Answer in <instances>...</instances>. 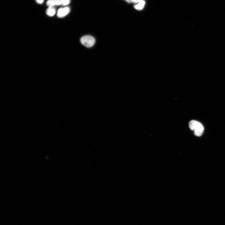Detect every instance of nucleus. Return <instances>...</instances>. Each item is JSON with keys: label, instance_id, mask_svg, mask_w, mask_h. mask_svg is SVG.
<instances>
[{"label": "nucleus", "instance_id": "f257e3e1", "mask_svg": "<svg viewBox=\"0 0 225 225\" xmlns=\"http://www.w3.org/2000/svg\"><path fill=\"white\" fill-rule=\"evenodd\" d=\"M189 126L190 129L191 130L194 131L195 136L198 137H200L202 136L204 130V128L201 123L195 120H192L189 122Z\"/></svg>", "mask_w": 225, "mask_h": 225}, {"label": "nucleus", "instance_id": "f03ea898", "mask_svg": "<svg viewBox=\"0 0 225 225\" xmlns=\"http://www.w3.org/2000/svg\"><path fill=\"white\" fill-rule=\"evenodd\" d=\"M81 43L87 47H91L94 45L96 40L92 36H85L82 37L81 39Z\"/></svg>", "mask_w": 225, "mask_h": 225}, {"label": "nucleus", "instance_id": "7ed1b4c3", "mask_svg": "<svg viewBox=\"0 0 225 225\" xmlns=\"http://www.w3.org/2000/svg\"><path fill=\"white\" fill-rule=\"evenodd\" d=\"M70 9L69 7H66L59 9L57 13V16L59 18H63L69 13Z\"/></svg>", "mask_w": 225, "mask_h": 225}, {"label": "nucleus", "instance_id": "20e7f679", "mask_svg": "<svg viewBox=\"0 0 225 225\" xmlns=\"http://www.w3.org/2000/svg\"><path fill=\"white\" fill-rule=\"evenodd\" d=\"M47 5L49 7L62 5V0H50L47 2Z\"/></svg>", "mask_w": 225, "mask_h": 225}, {"label": "nucleus", "instance_id": "39448f33", "mask_svg": "<svg viewBox=\"0 0 225 225\" xmlns=\"http://www.w3.org/2000/svg\"><path fill=\"white\" fill-rule=\"evenodd\" d=\"M46 12L47 16L52 17L55 14L56 10L54 7H50L47 9Z\"/></svg>", "mask_w": 225, "mask_h": 225}, {"label": "nucleus", "instance_id": "423d86ee", "mask_svg": "<svg viewBox=\"0 0 225 225\" xmlns=\"http://www.w3.org/2000/svg\"><path fill=\"white\" fill-rule=\"evenodd\" d=\"M145 5L144 1H141L138 4L134 6V8L136 9L141 10L143 9Z\"/></svg>", "mask_w": 225, "mask_h": 225}, {"label": "nucleus", "instance_id": "0eeeda50", "mask_svg": "<svg viewBox=\"0 0 225 225\" xmlns=\"http://www.w3.org/2000/svg\"><path fill=\"white\" fill-rule=\"evenodd\" d=\"M70 1L69 0H62V5L66 6L69 4Z\"/></svg>", "mask_w": 225, "mask_h": 225}, {"label": "nucleus", "instance_id": "6e6552de", "mask_svg": "<svg viewBox=\"0 0 225 225\" xmlns=\"http://www.w3.org/2000/svg\"><path fill=\"white\" fill-rule=\"evenodd\" d=\"M141 1H134V0H132V1H126L128 3H138L140 2Z\"/></svg>", "mask_w": 225, "mask_h": 225}, {"label": "nucleus", "instance_id": "1a4fd4ad", "mask_svg": "<svg viewBox=\"0 0 225 225\" xmlns=\"http://www.w3.org/2000/svg\"><path fill=\"white\" fill-rule=\"evenodd\" d=\"M44 1L43 0H37L36 2L37 3L39 4H42L43 3Z\"/></svg>", "mask_w": 225, "mask_h": 225}]
</instances>
